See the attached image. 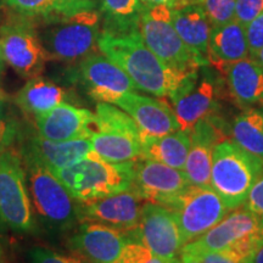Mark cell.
Segmentation results:
<instances>
[{"instance_id": "6da1fadb", "label": "cell", "mask_w": 263, "mask_h": 263, "mask_svg": "<svg viewBox=\"0 0 263 263\" xmlns=\"http://www.w3.org/2000/svg\"><path fill=\"white\" fill-rule=\"evenodd\" d=\"M98 49L126 72L137 90L157 98H170L194 73L168 67L146 47L139 31L124 34L101 31Z\"/></svg>"}, {"instance_id": "7a4b0ae2", "label": "cell", "mask_w": 263, "mask_h": 263, "mask_svg": "<svg viewBox=\"0 0 263 263\" xmlns=\"http://www.w3.org/2000/svg\"><path fill=\"white\" fill-rule=\"evenodd\" d=\"M48 60L80 62L95 52L101 33L98 9L34 21Z\"/></svg>"}, {"instance_id": "3957f363", "label": "cell", "mask_w": 263, "mask_h": 263, "mask_svg": "<svg viewBox=\"0 0 263 263\" xmlns=\"http://www.w3.org/2000/svg\"><path fill=\"white\" fill-rule=\"evenodd\" d=\"M33 212L49 229L65 232L80 223V201L71 195L58 177L28 154L22 153Z\"/></svg>"}, {"instance_id": "277c9868", "label": "cell", "mask_w": 263, "mask_h": 263, "mask_svg": "<svg viewBox=\"0 0 263 263\" xmlns=\"http://www.w3.org/2000/svg\"><path fill=\"white\" fill-rule=\"evenodd\" d=\"M80 202H90L133 186L134 161L107 162L94 153L67 168L51 171Z\"/></svg>"}, {"instance_id": "5b68a950", "label": "cell", "mask_w": 263, "mask_h": 263, "mask_svg": "<svg viewBox=\"0 0 263 263\" xmlns=\"http://www.w3.org/2000/svg\"><path fill=\"white\" fill-rule=\"evenodd\" d=\"M263 174V161L235 141L217 144L212 155L211 186L232 211L244 205Z\"/></svg>"}, {"instance_id": "8992f818", "label": "cell", "mask_w": 263, "mask_h": 263, "mask_svg": "<svg viewBox=\"0 0 263 263\" xmlns=\"http://www.w3.org/2000/svg\"><path fill=\"white\" fill-rule=\"evenodd\" d=\"M0 228L37 230L21 154L12 147L0 153Z\"/></svg>"}, {"instance_id": "52a82bcc", "label": "cell", "mask_w": 263, "mask_h": 263, "mask_svg": "<svg viewBox=\"0 0 263 263\" xmlns=\"http://www.w3.org/2000/svg\"><path fill=\"white\" fill-rule=\"evenodd\" d=\"M139 32L146 47L173 70L192 73L203 66L177 33L170 6L145 8L139 20Z\"/></svg>"}, {"instance_id": "ba28073f", "label": "cell", "mask_w": 263, "mask_h": 263, "mask_svg": "<svg viewBox=\"0 0 263 263\" xmlns=\"http://www.w3.org/2000/svg\"><path fill=\"white\" fill-rule=\"evenodd\" d=\"M0 54L3 60L21 77H38L48 61L34 21L15 15L0 27Z\"/></svg>"}, {"instance_id": "9c48e42d", "label": "cell", "mask_w": 263, "mask_h": 263, "mask_svg": "<svg viewBox=\"0 0 263 263\" xmlns=\"http://www.w3.org/2000/svg\"><path fill=\"white\" fill-rule=\"evenodd\" d=\"M167 207L177 217L184 245L199 239L230 212L211 186L190 185Z\"/></svg>"}, {"instance_id": "30bf717a", "label": "cell", "mask_w": 263, "mask_h": 263, "mask_svg": "<svg viewBox=\"0 0 263 263\" xmlns=\"http://www.w3.org/2000/svg\"><path fill=\"white\" fill-rule=\"evenodd\" d=\"M251 236L263 238V215L241 205L199 239L184 245L178 257L195 258L205 252L221 251Z\"/></svg>"}, {"instance_id": "8fae6325", "label": "cell", "mask_w": 263, "mask_h": 263, "mask_svg": "<svg viewBox=\"0 0 263 263\" xmlns=\"http://www.w3.org/2000/svg\"><path fill=\"white\" fill-rule=\"evenodd\" d=\"M132 235L161 258L176 259L184 246L174 212L170 207L155 202L144 205L139 226L132 230Z\"/></svg>"}, {"instance_id": "7c38bea8", "label": "cell", "mask_w": 263, "mask_h": 263, "mask_svg": "<svg viewBox=\"0 0 263 263\" xmlns=\"http://www.w3.org/2000/svg\"><path fill=\"white\" fill-rule=\"evenodd\" d=\"M77 78L98 103L115 104L121 95L137 89L126 72L103 52H93L81 60Z\"/></svg>"}, {"instance_id": "4fadbf2b", "label": "cell", "mask_w": 263, "mask_h": 263, "mask_svg": "<svg viewBox=\"0 0 263 263\" xmlns=\"http://www.w3.org/2000/svg\"><path fill=\"white\" fill-rule=\"evenodd\" d=\"M192 185L184 171L173 168L159 161H134L133 186L147 202L168 206Z\"/></svg>"}, {"instance_id": "5bb4252c", "label": "cell", "mask_w": 263, "mask_h": 263, "mask_svg": "<svg viewBox=\"0 0 263 263\" xmlns=\"http://www.w3.org/2000/svg\"><path fill=\"white\" fill-rule=\"evenodd\" d=\"M147 201L134 188L90 202H80V223L98 222L132 232L139 226L141 211Z\"/></svg>"}, {"instance_id": "9a60e30c", "label": "cell", "mask_w": 263, "mask_h": 263, "mask_svg": "<svg viewBox=\"0 0 263 263\" xmlns=\"http://www.w3.org/2000/svg\"><path fill=\"white\" fill-rule=\"evenodd\" d=\"M224 140H227L224 122L217 114L203 118L193 127L190 132V149L184 167L192 185L211 186L213 150L217 144Z\"/></svg>"}, {"instance_id": "2e32d148", "label": "cell", "mask_w": 263, "mask_h": 263, "mask_svg": "<svg viewBox=\"0 0 263 263\" xmlns=\"http://www.w3.org/2000/svg\"><path fill=\"white\" fill-rule=\"evenodd\" d=\"M129 240H134L130 232L98 222H81L68 246L91 263H112Z\"/></svg>"}, {"instance_id": "e0dca14e", "label": "cell", "mask_w": 263, "mask_h": 263, "mask_svg": "<svg viewBox=\"0 0 263 263\" xmlns=\"http://www.w3.org/2000/svg\"><path fill=\"white\" fill-rule=\"evenodd\" d=\"M180 129L190 130L203 118L217 114L216 89L212 82H197V71L189 74L170 97Z\"/></svg>"}, {"instance_id": "ac0fdd59", "label": "cell", "mask_w": 263, "mask_h": 263, "mask_svg": "<svg viewBox=\"0 0 263 263\" xmlns=\"http://www.w3.org/2000/svg\"><path fill=\"white\" fill-rule=\"evenodd\" d=\"M114 105L133 118L141 136L161 137L180 129L173 108L159 99L128 91L121 95Z\"/></svg>"}, {"instance_id": "d6986e66", "label": "cell", "mask_w": 263, "mask_h": 263, "mask_svg": "<svg viewBox=\"0 0 263 263\" xmlns=\"http://www.w3.org/2000/svg\"><path fill=\"white\" fill-rule=\"evenodd\" d=\"M38 134L51 141H68L89 138L95 130V114L87 108L62 103L48 112L34 117Z\"/></svg>"}, {"instance_id": "ffe728a7", "label": "cell", "mask_w": 263, "mask_h": 263, "mask_svg": "<svg viewBox=\"0 0 263 263\" xmlns=\"http://www.w3.org/2000/svg\"><path fill=\"white\" fill-rule=\"evenodd\" d=\"M20 151L34 157L50 171L67 168L93 153L90 138L51 141L41 137L38 133L29 134Z\"/></svg>"}, {"instance_id": "44dd1931", "label": "cell", "mask_w": 263, "mask_h": 263, "mask_svg": "<svg viewBox=\"0 0 263 263\" xmlns=\"http://www.w3.org/2000/svg\"><path fill=\"white\" fill-rule=\"evenodd\" d=\"M170 10L171 20L179 37L203 65L207 64L212 26L205 11L196 2L190 0H179L177 4L170 6Z\"/></svg>"}, {"instance_id": "7402d4cb", "label": "cell", "mask_w": 263, "mask_h": 263, "mask_svg": "<svg viewBox=\"0 0 263 263\" xmlns=\"http://www.w3.org/2000/svg\"><path fill=\"white\" fill-rule=\"evenodd\" d=\"M218 71L226 76L230 94L242 108L259 104L263 98V67L249 57L223 65Z\"/></svg>"}, {"instance_id": "603a6c76", "label": "cell", "mask_w": 263, "mask_h": 263, "mask_svg": "<svg viewBox=\"0 0 263 263\" xmlns=\"http://www.w3.org/2000/svg\"><path fill=\"white\" fill-rule=\"evenodd\" d=\"M249 57L245 26L239 24L236 20H233L226 25L212 27L207 60L217 70H219L223 65Z\"/></svg>"}, {"instance_id": "cb8c5ba5", "label": "cell", "mask_w": 263, "mask_h": 263, "mask_svg": "<svg viewBox=\"0 0 263 263\" xmlns=\"http://www.w3.org/2000/svg\"><path fill=\"white\" fill-rule=\"evenodd\" d=\"M68 94L64 88L38 76L27 81L15 98V103L27 116L34 118L48 112L62 103H67Z\"/></svg>"}, {"instance_id": "d4e9b609", "label": "cell", "mask_w": 263, "mask_h": 263, "mask_svg": "<svg viewBox=\"0 0 263 263\" xmlns=\"http://www.w3.org/2000/svg\"><path fill=\"white\" fill-rule=\"evenodd\" d=\"M141 147L143 159L184 171L190 149V130L179 129L161 137L141 136Z\"/></svg>"}, {"instance_id": "484cf974", "label": "cell", "mask_w": 263, "mask_h": 263, "mask_svg": "<svg viewBox=\"0 0 263 263\" xmlns=\"http://www.w3.org/2000/svg\"><path fill=\"white\" fill-rule=\"evenodd\" d=\"M15 15L33 21L98 9V0H2Z\"/></svg>"}, {"instance_id": "4316f807", "label": "cell", "mask_w": 263, "mask_h": 263, "mask_svg": "<svg viewBox=\"0 0 263 263\" xmlns=\"http://www.w3.org/2000/svg\"><path fill=\"white\" fill-rule=\"evenodd\" d=\"M89 138L93 153L107 162L121 163L143 159L139 138L112 130H94Z\"/></svg>"}, {"instance_id": "83f0119b", "label": "cell", "mask_w": 263, "mask_h": 263, "mask_svg": "<svg viewBox=\"0 0 263 263\" xmlns=\"http://www.w3.org/2000/svg\"><path fill=\"white\" fill-rule=\"evenodd\" d=\"M103 20L101 31L124 34L139 31V20L145 6L140 0H98Z\"/></svg>"}, {"instance_id": "f1b7e54d", "label": "cell", "mask_w": 263, "mask_h": 263, "mask_svg": "<svg viewBox=\"0 0 263 263\" xmlns=\"http://www.w3.org/2000/svg\"><path fill=\"white\" fill-rule=\"evenodd\" d=\"M233 139L239 146L263 161V111L246 108L234 118Z\"/></svg>"}, {"instance_id": "f546056e", "label": "cell", "mask_w": 263, "mask_h": 263, "mask_svg": "<svg viewBox=\"0 0 263 263\" xmlns=\"http://www.w3.org/2000/svg\"><path fill=\"white\" fill-rule=\"evenodd\" d=\"M18 133V122L11 110L10 99L0 88V153L12 147Z\"/></svg>"}, {"instance_id": "4dcf8cb0", "label": "cell", "mask_w": 263, "mask_h": 263, "mask_svg": "<svg viewBox=\"0 0 263 263\" xmlns=\"http://www.w3.org/2000/svg\"><path fill=\"white\" fill-rule=\"evenodd\" d=\"M201 6L212 27L222 26L234 20L235 0H195Z\"/></svg>"}, {"instance_id": "1f68e13d", "label": "cell", "mask_w": 263, "mask_h": 263, "mask_svg": "<svg viewBox=\"0 0 263 263\" xmlns=\"http://www.w3.org/2000/svg\"><path fill=\"white\" fill-rule=\"evenodd\" d=\"M153 256V252L140 241L129 240L112 263H147Z\"/></svg>"}, {"instance_id": "d6a6232c", "label": "cell", "mask_w": 263, "mask_h": 263, "mask_svg": "<svg viewBox=\"0 0 263 263\" xmlns=\"http://www.w3.org/2000/svg\"><path fill=\"white\" fill-rule=\"evenodd\" d=\"M262 12L263 0H235L234 20L242 26H248Z\"/></svg>"}, {"instance_id": "836d02e7", "label": "cell", "mask_w": 263, "mask_h": 263, "mask_svg": "<svg viewBox=\"0 0 263 263\" xmlns=\"http://www.w3.org/2000/svg\"><path fill=\"white\" fill-rule=\"evenodd\" d=\"M250 57L256 59L263 48V12L245 26Z\"/></svg>"}, {"instance_id": "e575fe53", "label": "cell", "mask_w": 263, "mask_h": 263, "mask_svg": "<svg viewBox=\"0 0 263 263\" xmlns=\"http://www.w3.org/2000/svg\"><path fill=\"white\" fill-rule=\"evenodd\" d=\"M29 256H31L32 263H83L76 257L59 254V252L44 248L33 249Z\"/></svg>"}, {"instance_id": "d590c367", "label": "cell", "mask_w": 263, "mask_h": 263, "mask_svg": "<svg viewBox=\"0 0 263 263\" xmlns=\"http://www.w3.org/2000/svg\"><path fill=\"white\" fill-rule=\"evenodd\" d=\"M195 258L200 259L202 263H248L227 249L221 251L205 252Z\"/></svg>"}, {"instance_id": "8d00e7d4", "label": "cell", "mask_w": 263, "mask_h": 263, "mask_svg": "<svg viewBox=\"0 0 263 263\" xmlns=\"http://www.w3.org/2000/svg\"><path fill=\"white\" fill-rule=\"evenodd\" d=\"M245 203L252 211L263 215V174L252 186Z\"/></svg>"}, {"instance_id": "74e56055", "label": "cell", "mask_w": 263, "mask_h": 263, "mask_svg": "<svg viewBox=\"0 0 263 263\" xmlns=\"http://www.w3.org/2000/svg\"><path fill=\"white\" fill-rule=\"evenodd\" d=\"M141 4L145 8H154V6H160V5H167V6H173L174 4L179 2V0H140Z\"/></svg>"}, {"instance_id": "f35d334b", "label": "cell", "mask_w": 263, "mask_h": 263, "mask_svg": "<svg viewBox=\"0 0 263 263\" xmlns=\"http://www.w3.org/2000/svg\"><path fill=\"white\" fill-rule=\"evenodd\" d=\"M251 263H263V241L255 250L254 255H252Z\"/></svg>"}, {"instance_id": "ab89813d", "label": "cell", "mask_w": 263, "mask_h": 263, "mask_svg": "<svg viewBox=\"0 0 263 263\" xmlns=\"http://www.w3.org/2000/svg\"><path fill=\"white\" fill-rule=\"evenodd\" d=\"M173 263H202L200 259L197 258H182V257H177L174 259Z\"/></svg>"}, {"instance_id": "60d3db41", "label": "cell", "mask_w": 263, "mask_h": 263, "mask_svg": "<svg viewBox=\"0 0 263 263\" xmlns=\"http://www.w3.org/2000/svg\"><path fill=\"white\" fill-rule=\"evenodd\" d=\"M174 259H166V258H161V257H157V256L154 255L151 259L147 263H173Z\"/></svg>"}, {"instance_id": "b9f144b4", "label": "cell", "mask_w": 263, "mask_h": 263, "mask_svg": "<svg viewBox=\"0 0 263 263\" xmlns=\"http://www.w3.org/2000/svg\"><path fill=\"white\" fill-rule=\"evenodd\" d=\"M256 60H257L259 62V65H261L262 67H263V48L261 49V51L258 52V55H257V58H256Z\"/></svg>"}, {"instance_id": "7bdbcfd3", "label": "cell", "mask_w": 263, "mask_h": 263, "mask_svg": "<svg viewBox=\"0 0 263 263\" xmlns=\"http://www.w3.org/2000/svg\"><path fill=\"white\" fill-rule=\"evenodd\" d=\"M0 263H5V256H4V251H3L2 246H0Z\"/></svg>"}, {"instance_id": "ee69618b", "label": "cell", "mask_w": 263, "mask_h": 263, "mask_svg": "<svg viewBox=\"0 0 263 263\" xmlns=\"http://www.w3.org/2000/svg\"><path fill=\"white\" fill-rule=\"evenodd\" d=\"M258 105H259V106H261V107H262V111H263V98H262V100H261V101H259V104H258Z\"/></svg>"}, {"instance_id": "f6af8a7d", "label": "cell", "mask_w": 263, "mask_h": 263, "mask_svg": "<svg viewBox=\"0 0 263 263\" xmlns=\"http://www.w3.org/2000/svg\"><path fill=\"white\" fill-rule=\"evenodd\" d=\"M2 62H3V58H2V54H0V68H2Z\"/></svg>"}]
</instances>
